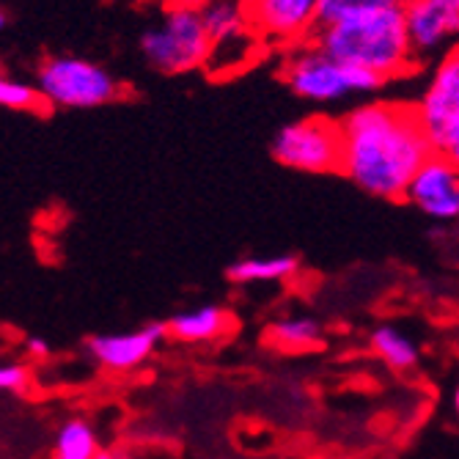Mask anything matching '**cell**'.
<instances>
[{
	"instance_id": "cell-19",
	"label": "cell",
	"mask_w": 459,
	"mask_h": 459,
	"mask_svg": "<svg viewBox=\"0 0 459 459\" xmlns=\"http://www.w3.org/2000/svg\"><path fill=\"white\" fill-rule=\"evenodd\" d=\"M41 105H45V100H41L33 82H25V80H17V77H9L0 72V108L20 110V113H36Z\"/></svg>"
},
{
	"instance_id": "cell-24",
	"label": "cell",
	"mask_w": 459,
	"mask_h": 459,
	"mask_svg": "<svg viewBox=\"0 0 459 459\" xmlns=\"http://www.w3.org/2000/svg\"><path fill=\"white\" fill-rule=\"evenodd\" d=\"M9 22H12V20H9V14H6L4 9H0V33H4V30L9 28Z\"/></svg>"
},
{
	"instance_id": "cell-16",
	"label": "cell",
	"mask_w": 459,
	"mask_h": 459,
	"mask_svg": "<svg viewBox=\"0 0 459 459\" xmlns=\"http://www.w3.org/2000/svg\"><path fill=\"white\" fill-rule=\"evenodd\" d=\"M97 454V432L86 419H72L58 429L53 459H94Z\"/></svg>"
},
{
	"instance_id": "cell-1",
	"label": "cell",
	"mask_w": 459,
	"mask_h": 459,
	"mask_svg": "<svg viewBox=\"0 0 459 459\" xmlns=\"http://www.w3.org/2000/svg\"><path fill=\"white\" fill-rule=\"evenodd\" d=\"M339 130V174L383 201H402L415 171L435 154L412 105L363 102L342 116Z\"/></svg>"
},
{
	"instance_id": "cell-14",
	"label": "cell",
	"mask_w": 459,
	"mask_h": 459,
	"mask_svg": "<svg viewBox=\"0 0 459 459\" xmlns=\"http://www.w3.org/2000/svg\"><path fill=\"white\" fill-rule=\"evenodd\" d=\"M229 327V314L221 306H201L169 319V336L179 342H210Z\"/></svg>"
},
{
	"instance_id": "cell-4",
	"label": "cell",
	"mask_w": 459,
	"mask_h": 459,
	"mask_svg": "<svg viewBox=\"0 0 459 459\" xmlns=\"http://www.w3.org/2000/svg\"><path fill=\"white\" fill-rule=\"evenodd\" d=\"M141 56L160 74H185L206 69L212 39L206 33L198 9H165L157 25H149L138 39Z\"/></svg>"
},
{
	"instance_id": "cell-20",
	"label": "cell",
	"mask_w": 459,
	"mask_h": 459,
	"mask_svg": "<svg viewBox=\"0 0 459 459\" xmlns=\"http://www.w3.org/2000/svg\"><path fill=\"white\" fill-rule=\"evenodd\" d=\"M28 385V368L22 363H0V394H20Z\"/></svg>"
},
{
	"instance_id": "cell-21",
	"label": "cell",
	"mask_w": 459,
	"mask_h": 459,
	"mask_svg": "<svg viewBox=\"0 0 459 459\" xmlns=\"http://www.w3.org/2000/svg\"><path fill=\"white\" fill-rule=\"evenodd\" d=\"M25 352L30 358H48L50 355V344L41 339V336H28L25 339Z\"/></svg>"
},
{
	"instance_id": "cell-2",
	"label": "cell",
	"mask_w": 459,
	"mask_h": 459,
	"mask_svg": "<svg viewBox=\"0 0 459 459\" xmlns=\"http://www.w3.org/2000/svg\"><path fill=\"white\" fill-rule=\"evenodd\" d=\"M314 41L327 56L380 74L385 82L412 72V66L419 64L410 45L402 6L355 14L333 25H319Z\"/></svg>"
},
{
	"instance_id": "cell-12",
	"label": "cell",
	"mask_w": 459,
	"mask_h": 459,
	"mask_svg": "<svg viewBox=\"0 0 459 459\" xmlns=\"http://www.w3.org/2000/svg\"><path fill=\"white\" fill-rule=\"evenodd\" d=\"M300 270V259L291 254H273V256H245L229 264L226 278L237 286L247 283H278L289 281Z\"/></svg>"
},
{
	"instance_id": "cell-10",
	"label": "cell",
	"mask_w": 459,
	"mask_h": 459,
	"mask_svg": "<svg viewBox=\"0 0 459 459\" xmlns=\"http://www.w3.org/2000/svg\"><path fill=\"white\" fill-rule=\"evenodd\" d=\"M412 206L440 223L459 218V169L448 154L435 152L419 171H415L407 195Z\"/></svg>"
},
{
	"instance_id": "cell-5",
	"label": "cell",
	"mask_w": 459,
	"mask_h": 459,
	"mask_svg": "<svg viewBox=\"0 0 459 459\" xmlns=\"http://www.w3.org/2000/svg\"><path fill=\"white\" fill-rule=\"evenodd\" d=\"M33 86L39 89L48 108H66V110L100 108L116 102L124 94L121 82L105 66L77 56L48 58L39 66Z\"/></svg>"
},
{
	"instance_id": "cell-9",
	"label": "cell",
	"mask_w": 459,
	"mask_h": 459,
	"mask_svg": "<svg viewBox=\"0 0 459 459\" xmlns=\"http://www.w3.org/2000/svg\"><path fill=\"white\" fill-rule=\"evenodd\" d=\"M415 58H440L459 41V0H404Z\"/></svg>"
},
{
	"instance_id": "cell-22",
	"label": "cell",
	"mask_w": 459,
	"mask_h": 459,
	"mask_svg": "<svg viewBox=\"0 0 459 459\" xmlns=\"http://www.w3.org/2000/svg\"><path fill=\"white\" fill-rule=\"evenodd\" d=\"M162 9H201L204 0H160Z\"/></svg>"
},
{
	"instance_id": "cell-6",
	"label": "cell",
	"mask_w": 459,
	"mask_h": 459,
	"mask_svg": "<svg viewBox=\"0 0 459 459\" xmlns=\"http://www.w3.org/2000/svg\"><path fill=\"white\" fill-rule=\"evenodd\" d=\"M273 160L291 171L303 174H330L339 171L342 162V130L339 121L325 116H311L291 121L273 138Z\"/></svg>"
},
{
	"instance_id": "cell-7",
	"label": "cell",
	"mask_w": 459,
	"mask_h": 459,
	"mask_svg": "<svg viewBox=\"0 0 459 459\" xmlns=\"http://www.w3.org/2000/svg\"><path fill=\"white\" fill-rule=\"evenodd\" d=\"M412 110L435 152H448L459 138V45L435 58Z\"/></svg>"
},
{
	"instance_id": "cell-11",
	"label": "cell",
	"mask_w": 459,
	"mask_h": 459,
	"mask_svg": "<svg viewBox=\"0 0 459 459\" xmlns=\"http://www.w3.org/2000/svg\"><path fill=\"white\" fill-rule=\"evenodd\" d=\"M169 336V322H149L130 333H97L89 336V355L110 371H130L154 355L160 342Z\"/></svg>"
},
{
	"instance_id": "cell-23",
	"label": "cell",
	"mask_w": 459,
	"mask_h": 459,
	"mask_svg": "<svg viewBox=\"0 0 459 459\" xmlns=\"http://www.w3.org/2000/svg\"><path fill=\"white\" fill-rule=\"evenodd\" d=\"M443 154H448V157H451V162L459 169V138H456V141L451 143V149H448V152H443Z\"/></svg>"
},
{
	"instance_id": "cell-15",
	"label": "cell",
	"mask_w": 459,
	"mask_h": 459,
	"mask_svg": "<svg viewBox=\"0 0 459 459\" xmlns=\"http://www.w3.org/2000/svg\"><path fill=\"white\" fill-rule=\"evenodd\" d=\"M371 347L394 371H410L419 366V347L394 325H383L371 333Z\"/></svg>"
},
{
	"instance_id": "cell-25",
	"label": "cell",
	"mask_w": 459,
	"mask_h": 459,
	"mask_svg": "<svg viewBox=\"0 0 459 459\" xmlns=\"http://www.w3.org/2000/svg\"><path fill=\"white\" fill-rule=\"evenodd\" d=\"M94 459H113V454H108V451H100V454H97Z\"/></svg>"
},
{
	"instance_id": "cell-18",
	"label": "cell",
	"mask_w": 459,
	"mask_h": 459,
	"mask_svg": "<svg viewBox=\"0 0 459 459\" xmlns=\"http://www.w3.org/2000/svg\"><path fill=\"white\" fill-rule=\"evenodd\" d=\"M396 6H404V0H319V25H333L355 14Z\"/></svg>"
},
{
	"instance_id": "cell-8",
	"label": "cell",
	"mask_w": 459,
	"mask_h": 459,
	"mask_svg": "<svg viewBox=\"0 0 459 459\" xmlns=\"http://www.w3.org/2000/svg\"><path fill=\"white\" fill-rule=\"evenodd\" d=\"M250 28L264 45L295 48L314 39L319 28V0H245Z\"/></svg>"
},
{
	"instance_id": "cell-13",
	"label": "cell",
	"mask_w": 459,
	"mask_h": 459,
	"mask_svg": "<svg viewBox=\"0 0 459 459\" xmlns=\"http://www.w3.org/2000/svg\"><path fill=\"white\" fill-rule=\"evenodd\" d=\"M198 12L206 25V33L212 39V45H221V41H229V39H237L254 30L247 20L245 0H204V6Z\"/></svg>"
},
{
	"instance_id": "cell-3",
	"label": "cell",
	"mask_w": 459,
	"mask_h": 459,
	"mask_svg": "<svg viewBox=\"0 0 459 459\" xmlns=\"http://www.w3.org/2000/svg\"><path fill=\"white\" fill-rule=\"evenodd\" d=\"M281 80L291 94L314 105L366 97L385 86L380 74L327 56L314 39L286 50L281 64Z\"/></svg>"
},
{
	"instance_id": "cell-17",
	"label": "cell",
	"mask_w": 459,
	"mask_h": 459,
	"mask_svg": "<svg viewBox=\"0 0 459 459\" xmlns=\"http://www.w3.org/2000/svg\"><path fill=\"white\" fill-rule=\"evenodd\" d=\"M270 339L286 350H311L322 342V325L314 316H286L270 327Z\"/></svg>"
},
{
	"instance_id": "cell-26",
	"label": "cell",
	"mask_w": 459,
	"mask_h": 459,
	"mask_svg": "<svg viewBox=\"0 0 459 459\" xmlns=\"http://www.w3.org/2000/svg\"><path fill=\"white\" fill-rule=\"evenodd\" d=\"M454 410H456V415H459V388H456V394H454Z\"/></svg>"
}]
</instances>
